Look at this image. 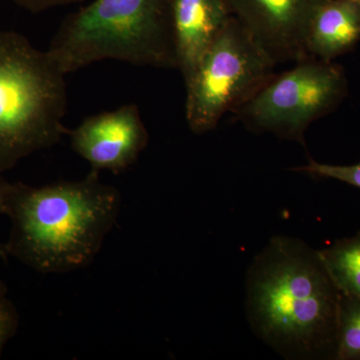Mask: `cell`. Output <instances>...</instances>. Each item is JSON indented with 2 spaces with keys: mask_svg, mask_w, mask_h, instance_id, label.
<instances>
[{
  "mask_svg": "<svg viewBox=\"0 0 360 360\" xmlns=\"http://www.w3.org/2000/svg\"><path fill=\"white\" fill-rule=\"evenodd\" d=\"M340 296L319 250L300 239L276 236L248 269L251 328L288 359H335Z\"/></svg>",
  "mask_w": 360,
  "mask_h": 360,
  "instance_id": "obj_1",
  "label": "cell"
},
{
  "mask_svg": "<svg viewBox=\"0 0 360 360\" xmlns=\"http://www.w3.org/2000/svg\"><path fill=\"white\" fill-rule=\"evenodd\" d=\"M122 207L115 187L90 170L84 179L44 186L9 182L4 214L11 221L8 257L40 274H68L96 259Z\"/></svg>",
  "mask_w": 360,
  "mask_h": 360,
  "instance_id": "obj_2",
  "label": "cell"
},
{
  "mask_svg": "<svg viewBox=\"0 0 360 360\" xmlns=\"http://www.w3.org/2000/svg\"><path fill=\"white\" fill-rule=\"evenodd\" d=\"M46 51L65 75L106 59L177 70L170 0H94L63 18Z\"/></svg>",
  "mask_w": 360,
  "mask_h": 360,
  "instance_id": "obj_3",
  "label": "cell"
},
{
  "mask_svg": "<svg viewBox=\"0 0 360 360\" xmlns=\"http://www.w3.org/2000/svg\"><path fill=\"white\" fill-rule=\"evenodd\" d=\"M65 77L46 51L0 30V172L68 135Z\"/></svg>",
  "mask_w": 360,
  "mask_h": 360,
  "instance_id": "obj_4",
  "label": "cell"
},
{
  "mask_svg": "<svg viewBox=\"0 0 360 360\" xmlns=\"http://www.w3.org/2000/svg\"><path fill=\"white\" fill-rule=\"evenodd\" d=\"M276 66L232 16L184 82L189 129L198 135L212 131L267 82Z\"/></svg>",
  "mask_w": 360,
  "mask_h": 360,
  "instance_id": "obj_5",
  "label": "cell"
},
{
  "mask_svg": "<svg viewBox=\"0 0 360 360\" xmlns=\"http://www.w3.org/2000/svg\"><path fill=\"white\" fill-rule=\"evenodd\" d=\"M347 86L342 66L309 56L274 72L233 115L250 131L305 146L309 125L340 105Z\"/></svg>",
  "mask_w": 360,
  "mask_h": 360,
  "instance_id": "obj_6",
  "label": "cell"
},
{
  "mask_svg": "<svg viewBox=\"0 0 360 360\" xmlns=\"http://www.w3.org/2000/svg\"><path fill=\"white\" fill-rule=\"evenodd\" d=\"M322 0H226L231 15L276 65L309 58L307 34Z\"/></svg>",
  "mask_w": 360,
  "mask_h": 360,
  "instance_id": "obj_7",
  "label": "cell"
},
{
  "mask_svg": "<svg viewBox=\"0 0 360 360\" xmlns=\"http://www.w3.org/2000/svg\"><path fill=\"white\" fill-rule=\"evenodd\" d=\"M68 135L73 153L86 160L91 170L115 174L132 167L149 142L136 104L87 116Z\"/></svg>",
  "mask_w": 360,
  "mask_h": 360,
  "instance_id": "obj_8",
  "label": "cell"
},
{
  "mask_svg": "<svg viewBox=\"0 0 360 360\" xmlns=\"http://www.w3.org/2000/svg\"><path fill=\"white\" fill-rule=\"evenodd\" d=\"M170 13L177 70L186 82L232 15L226 0H170Z\"/></svg>",
  "mask_w": 360,
  "mask_h": 360,
  "instance_id": "obj_9",
  "label": "cell"
},
{
  "mask_svg": "<svg viewBox=\"0 0 360 360\" xmlns=\"http://www.w3.org/2000/svg\"><path fill=\"white\" fill-rule=\"evenodd\" d=\"M360 41V4L352 0H322L310 21L309 56L333 61Z\"/></svg>",
  "mask_w": 360,
  "mask_h": 360,
  "instance_id": "obj_10",
  "label": "cell"
},
{
  "mask_svg": "<svg viewBox=\"0 0 360 360\" xmlns=\"http://www.w3.org/2000/svg\"><path fill=\"white\" fill-rule=\"evenodd\" d=\"M319 252L338 290L360 298V231Z\"/></svg>",
  "mask_w": 360,
  "mask_h": 360,
  "instance_id": "obj_11",
  "label": "cell"
},
{
  "mask_svg": "<svg viewBox=\"0 0 360 360\" xmlns=\"http://www.w3.org/2000/svg\"><path fill=\"white\" fill-rule=\"evenodd\" d=\"M336 360H360V298L341 293Z\"/></svg>",
  "mask_w": 360,
  "mask_h": 360,
  "instance_id": "obj_12",
  "label": "cell"
},
{
  "mask_svg": "<svg viewBox=\"0 0 360 360\" xmlns=\"http://www.w3.org/2000/svg\"><path fill=\"white\" fill-rule=\"evenodd\" d=\"M292 170L316 177L338 180L360 189V162L352 165H333L317 162L310 158L307 165L292 168Z\"/></svg>",
  "mask_w": 360,
  "mask_h": 360,
  "instance_id": "obj_13",
  "label": "cell"
},
{
  "mask_svg": "<svg viewBox=\"0 0 360 360\" xmlns=\"http://www.w3.org/2000/svg\"><path fill=\"white\" fill-rule=\"evenodd\" d=\"M20 326V316L9 300L6 284L0 281V356L6 345L15 335Z\"/></svg>",
  "mask_w": 360,
  "mask_h": 360,
  "instance_id": "obj_14",
  "label": "cell"
},
{
  "mask_svg": "<svg viewBox=\"0 0 360 360\" xmlns=\"http://www.w3.org/2000/svg\"><path fill=\"white\" fill-rule=\"evenodd\" d=\"M21 8L32 13H40L56 7L72 6L84 0H13Z\"/></svg>",
  "mask_w": 360,
  "mask_h": 360,
  "instance_id": "obj_15",
  "label": "cell"
},
{
  "mask_svg": "<svg viewBox=\"0 0 360 360\" xmlns=\"http://www.w3.org/2000/svg\"><path fill=\"white\" fill-rule=\"evenodd\" d=\"M9 182L0 174V215L4 214V201H6V194ZM8 258L9 257L6 252V245L0 241V259H1L2 262H7Z\"/></svg>",
  "mask_w": 360,
  "mask_h": 360,
  "instance_id": "obj_16",
  "label": "cell"
},
{
  "mask_svg": "<svg viewBox=\"0 0 360 360\" xmlns=\"http://www.w3.org/2000/svg\"><path fill=\"white\" fill-rule=\"evenodd\" d=\"M352 1H356V2H359V4H360V0H352Z\"/></svg>",
  "mask_w": 360,
  "mask_h": 360,
  "instance_id": "obj_17",
  "label": "cell"
}]
</instances>
